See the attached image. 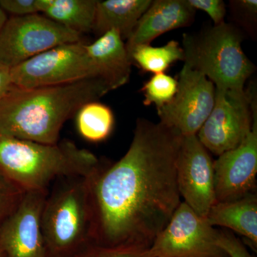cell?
<instances>
[{"instance_id": "1", "label": "cell", "mask_w": 257, "mask_h": 257, "mask_svg": "<svg viewBox=\"0 0 257 257\" xmlns=\"http://www.w3.org/2000/svg\"><path fill=\"white\" fill-rule=\"evenodd\" d=\"M182 138L162 123L139 119L124 156L88 177L91 243L151 247L182 202L176 177Z\"/></svg>"}, {"instance_id": "2", "label": "cell", "mask_w": 257, "mask_h": 257, "mask_svg": "<svg viewBox=\"0 0 257 257\" xmlns=\"http://www.w3.org/2000/svg\"><path fill=\"white\" fill-rule=\"evenodd\" d=\"M111 89L99 78L51 87L13 85L0 99V135L47 145L59 143L64 123Z\"/></svg>"}, {"instance_id": "3", "label": "cell", "mask_w": 257, "mask_h": 257, "mask_svg": "<svg viewBox=\"0 0 257 257\" xmlns=\"http://www.w3.org/2000/svg\"><path fill=\"white\" fill-rule=\"evenodd\" d=\"M101 165L69 140L47 145L0 135V172L25 193L48 190L61 178L89 177Z\"/></svg>"}, {"instance_id": "4", "label": "cell", "mask_w": 257, "mask_h": 257, "mask_svg": "<svg viewBox=\"0 0 257 257\" xmlns=\"http://www.w3.org/2000/svg\"><path fill=\"white\" fill-rule=\"evenodd\" d=\"M57 180L42 208V234L50 257H74L91 243L89 179Z\"/></svg>"}, {"instance_id": "5", "label": "cell", "mask_w": 257, "mask_h": 257, "mask_svg": "<svg viewBox=\"0 0 257 257\" xmlns=\"http://www.w3.org/2000/svg\"><path fill=\"white\" fill-rule=\"evenodd\" d=\"M242 32L224 23L197 34H184V64L204 74L221 90H244L255 67L243 52Z\"/></svg>"}, {"instance_id": "6", "label": "cell", "mask_w": 257, "mask_h": 257, "mask_svg": "<svg viewBox=\"0 0 257 257\" xmlns=\"http://www.w3.org/2000/svg\"><path fill=\"white\" fill-rule=\"evenodd\" d=\"M256 89L221 90L215 88L210 114L197 134L208 151L219 156L239 146L247 137L257 114Z\"/></svg>"}, {"instance_id": "7", "label": "cell", "mask_w": 257, "mask_h": 257, "mask_svg": "<svg viewBox=\"0 0 257 257\" xmlns=\"http://www.w3.org/2000/svg\"><path fill=\"white\" fill-rule=\"evenodd\" d=\"M10 73L13 85L20 88L51 87L98 78L86 44L81 41L45 51L15 66Z\"/></svg>"}, {"instance_id": "8", "label": "cell", "mask_w": 257, "mask_h": 257, "mask_svg": "<svg viewBox=\"0 0 257 257\" xmlns=\"http://www.w3.org/2000/svg\"><path fill=\"white\" fill-rule=\"evenodd\" d=\"M80 40V34L40 13L12 17L0 32V63L12 69L53 47Z\"/></svg>"}, {"instance_id": "9", "label": "cell", "mask_w": 257, "mask_h": 257, "mask_svg": "<svg viewBox=\"0 0 257 257\" xmlns=\"http://www.w3.org/2000/svg\"><path fill=\"white\" fill-rule=\"evenodd\" d=\"M218 229L182 202L155 238L153 257H228L216 243Z\"/></svg>"}, {"instance_id": "10", "label": "cell", "mask_w": 257, "mask_h": 257, "mask_svg": "<svg viewBox=\"0 0 257 257\" xmlns=\"http://www.w3.org/2000/svg\"><path fill=\"white\" fill-rule=\"evenodd\" d=\"M175 97L157 110L160 123L182 136L197 135L210 114L215 101V87L204 74L184 64L179 73Z\"/></svg>"}, {"instance_id": "11", "label": "cell", "mask_w": 257, "mask_h": 257, "mask_svg": "<svg viewBox=\"0 0 257 257\" xmlns=\"http://www.w3.org/2000/svg\"><path fill=\"white\" fill-rule=\"evenodd\" d=\"M213 163L197 135L182 136L176 162L177 187L183 202L204 218L216 202Z\"/></svg>"}, {"instance_id": "12", "label": "cell", "mask_w": 257, "mask_h": 257, "mask_svg": "<svg viewBox=\"0 0 257 257\" xmlns=\"http://www.w3.org/2000/svg\"><path fill=\"white\" fill-rule=\"evenodd\" d=\"M49 190L26 192L0 229L4 257H50L42 234L41 214Z\"/></svg>"}, {"instance_id": "13", "label": "cell", "mask_w": 257, "mask_h": 257, "mask_svg": "<svg viewBox=\"0 0 257 257\" xmlns=\"http://www.w3.org/2000/svg\"><path fill=\"white\" fill-rule=\"evenodd\" d=\"M216 202L241 199L256 188L257 114L242 143L221 154L213 163Z\"/></svg>"}, {"instance_id": "14", "label": "cell", "mask_w": 257, "mask_h": 257, "mask_svg": "<svg viewBox=\"0 0 257 257\" xmlns=\"http://www.w3.org/2000/svg\"><path fill=\"white\" fill-rule=\"evenodd\" d=\"M195 13L188 0L152 1L125 44L127 52L138 45H150L165 32L189 26Z\"/></svg>"}, {"instance_id": "15", "label": "cell", "mask_w": 257, "mask_h": 257, "mask_svg": "<svg viewBox=\"0 0 257 257\" xmlns=\"http://www.w3.org/2000/svg\"><path fill=\"white\" fill-rule=\"evenodd\" d=\"M86 50L96 77L104 81L111 90L128 82L133 62L117 30L113 29L103 34L96 41L86 45Z\"/></svg>"}, {"instance_id": "16", "label": "cell", "mask_w": 257, "mask_h": 257, "mask_svg": "<svg viewBox=\"0 0 257 257\" xmlns=\"http://www.w3.org/2000/svg\"><path fill=\"white\" fill-rule=\"evenodd\" d=\"M212 226H221L257 245V196L251 193L230 202H216L206 217Z\"/></svg>"}, {"instance_id": "17", "label": "cell", "mask_w": 257, "mask_h": 257, "mask_svg": "<svg viewBox=\"0 0 257 257\" xmlns=\"http://www.w3.org/2000/svg\"><path fill=\"white\" fill-rule=\"evenodd\" d=\"M152 3L151 0L97 1L92 31L101 36L114 29L123 40H128Z\"/></svg>"}, {"instance_id": "18", "label": "cell", "mask_w": 257, "mask_h": 257, "mask_svg": "<svg viewBox=\"0 0 257 257\" xmlns=\"http://www.w3.org/2000/svg\"><path fill=\"white\" fill-rule=\"evenodd\" d=\"M96 0H38L40 14L82 35L92 31Z\"/></svg>"}, {"instance_id": "19", "label": "cell", "mask_w": 257, "mask_h": 257, "mask_svg": "<svg viewBox=\"0 0 257 257\" xmlns=\"http://www.w3.org/2000/svg\"><path fill=\"white\" fill-rule=\"evenodd\" d=\"M76 126L83 139L90 143H100L110 136L114 116L109 106L97 101L86 103L76 113Z\"/></svg>"}, {"instance_id": "20", "label": "cell", "mask_w": 257, "mask_h": 257, "mask_svg": "<svg viewBox=\"0 0 257 257\" xmlns=\"http://www.w3.org/2000/svg\"><path fill=\"white\" fill-rule=\"evenodd\" d=\"M132 62L139 66L144 72L154 74L165 73L171 64L183 60L184 51L179 42L171 40L162 47L140 45L128 52Z\"/></svg>"}, {"instance_id": "21", "label": "cell", "mask_w": 257, "mask_h": 257, "mask_svg": "<svg viewBox=\"0 0 257 257\" xmlns=\"http://www.w3.org/2000/svg\"><path fill=\"white\" fill-rule=\"evenodd\" d=\"M177 86L178 82L172 76L165 73L154 74L142 88L141 92L145 96L144 104L150 106L154 104L159 110L173 99Z\"/></svg>"}, {"instance_id": "22", "label": "cell", "mask_w": 257, "mask_h": 257, "mask_svg": "<svg viewBox=\"0 0 257 257\" xmlns=\"http://www.w3.org/2000/svg\"><path fill=\"white\" fill-rule=\"evenodd\" d=\"M74 257H153L150 248L136 244L102 246L88 243Z\"/></svg>"}, {"instance_id": "23", "label": "cell", "mask_w": 257, "mask_h": 257, "mask_svg": "<svg viewBox=\"0 0 257 257\" xmlns=\"http://www.w3.org/2000/svg\"><path fill=\"white\" fill-rule=\"evenodd\" d=\"M25 192L0 172V229L14 212Z\"/></svg>"}, {"instance_id": "24", "label": "cell", "mask_w": 257, "mask_h": 257, "mask_svg": "<svg viewBox=\"0 0 257 257\" xmlns=\"http://www.w3.org/2000/svg\"><path fill=\"white\" fill-rule=\"evenodd\" d=\"M216 243L228 257H255L248 251L241 240L229 230L218 229Z\"/></svg>"}, {"instance_id": "25", "label": "cell", "mask_w": 257, "mask_h": 257, "mask_svg": "<svg viewBox=\"0 0 257 257\" xmlns=\"http://www.w3.org/2000/svg\"><path fill=\"white\" fill-rule=\"evenodd\" d=\"M188 2L194 10H202L207 13L214 25L225 23L226 5L222 0H188Z\"/></svg>"}, {"instance_id": "26", "label": "cell", "mask_w": 257, "mask_h": 257, "mask_svg": "<svg viewBox=\"0 0 257 257\" xmlns=\"http://www.w3.org/2000/svg\"><path fill=\"white\" fill-rule=\"evenodd\" d=\"M0 6L5 13L13 17H23L38 14V0H0Z\"/></svg>"}, {"instance_id": "27", "label": "cell", "mask_w": 257, "mask_h": 257, "mask_svg": "<svg viewBox=\"0 0 257 257\" xmlns=\"http://www.w3.org/2000/svg\"><path fill=\"white\" fill-rule=\"evenodd\" d=\"M232 9L235 10L236 14L241 16L244 15L245 18L256 20L257 14L256 0H240V1L231 2Z\"/></svg>"}, {"instance_id": "28", "label": "cell", "mask_w": 257, "mask_h": 257, "mask_svg": "<svg viewBox=\"0 0 257 257\" xmlns=\"http://www.w3.org/2000/svg\"><path fill=\"white\" fill-rule=\"evenodd\" d=\"M10 69H11L9 67L0 63V99L13 85L12 83Z\"/></svg>"}, {"instance_id": "29", "label": "cell", "mask_w": 257, "mask_h": 257, "mask_svg": "<svg viewBox=\"0 0 257 257\" xmlns=\"http://www.w3.org/2000/svg\"><path fill=\"white\" fill-rule=\"evenodd\" d=\"M8 17H7L6 13L4 11V10L0 6V32L4 28L5 23L8 21Z\"/></svg>"}, {"instance_id": "30", "label": "cell", "mask_w": 257, "mask_h": 257, "mask_svg": "<svg viewBox=\"0 0 257 257\" xmlns=\"http://www.w3.org/2000/svg\"><path fill=\"white\" fill-rule=\"evenodd\" d=\"M0 257H4V256H3V253L1 251H0Z\"/></svg>"}]
</instances>
